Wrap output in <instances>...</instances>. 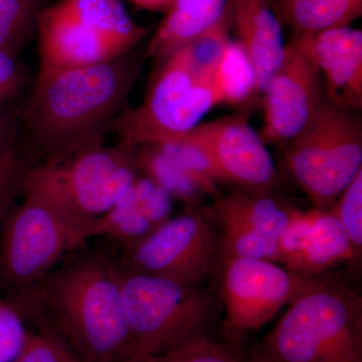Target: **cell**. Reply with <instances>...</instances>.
Here are the masks:
<instances>
[{"label": "cell", "mask_w": 362, "mask_h": 362, "mask_svg": "<svg viewBox=\"0 0 362 362\" xmlns=\"http://www.w3.org/2000/svg\"><path fill=\"white\" fill-rule=\"evenodd\" d=\"M6 303L37 319L84 362H119L129 343L118 263L74 252L30 291Z\"/></svg>", "instance_id": "1"}, {"label": "cell", "mask_w": 362, "mask_h": 362, "mask_svg": "<svg viewBox=\"0 0 362 362\" xmlns=\"http://www.w3.org/2000/svg\"><path fill=\"white\" fill-rule=\"evenodd\" d=\"M230 25L226 8L206 32L161 62L144 101L114 125L121 144L138 147L177 139L221 104L216 71L230 42Z\"/></svg>", "instance_id": "2"}, {"label": "cell", "mask_w": 362, "mask_h": 362, "mask_svg": "<svg viewBox=\"0 0 362 362\" xmlns=\"http://www.w3.org/2000/svg\"><path fill=\"white\" fill-rule=\"evenodd\" d=\"M138 66L127 54L97 65L40 68L25 111L33 146L47 158L99 133L122 109Z\"/></svg>", "instance_id": "3"}, {"label": "cell", "mask_w": 362, "mask_h": 362, "mask_svg": "<svg viewBox=\"0 0 362 362\" xmlns=\"http://www.w3.org/2000/svg\"><path fill=\"white\" fill-rule=\"evenodd\" d=\"M134 147L105 146L99 133L87 136L37 165H28L21 195L51 204L88 235L137 178Z\"/></svg>", "instance_id": "4"}, {"label": "cell", "mask_w": 362, "mask_h": 362, "mask_svg": "<svg viewBox=\"0 0 362 362\" xmlns=\"http://www.w3.org/2000/svg\"><path fill=\"white\" fill-rule=\"evenodd\" d=\"M256 362H362V299L346 286L307 276Z\"/></svg>", "instance_id": "5"}, {"label": "cell", "mask_w": 362, "mask_h": 362, "mask_svg": "<svg viewBox=\"0 0 362 362\" xmlns=\"http://www.w3.org/2000/svg\"><path fill=\"white\" fill-rule=\"evenodd\" d=\"M40 68L97 65L129 54L148 30L120 0H59L39 11Z\"/></svg>", "instance_id": "6"}, {"label": "cell", "mask_w": 362, "mask_h": 362, "mask_svg": "<svg viewBox=\"0 0 362 362\" xmlns=\"http://www.w3.org/2000/svg\"><path fill=\"white\" fill-rule=\"evenodd\" d=\"M118 265L129 332L124 358L158 354L206 335L218 303L201 286L182 285Z\"/></svg>", "instance_id": "7"}, {"label": "cell", "mask_w": 362, "mask_h": 362, "mask_svg": "<svg viewBox=\"0 0 362 362\" xmlns=\"http://www.w3.org/2000/svg\"><path fill=\"white\" fill-rule=\"evenodd\" d=\"M287 144L288 171L319 211H329L362 169L358 111L339 106L326 97Z\"/></svg>", "instance_id": "8"}, {"label": "cell", "mask_w": 362, "mask_h": 362, "mask_svg": "<svg viewBox=\"0 0 362 362\" xmlns=\"http://www.w3.org/2000/svg\"><path fill=\"white\" fill-rule=\"evenodd\" d=\"M21 197L0 228V291L6 301L32 290L90 240L51 204Z\"/></svg>", "instance_id": "9"}, {"label": "cell", "mask_w": 362, "mask_h": 362, "mask_svg": "<svg viewBox=\"0 0 362 362\" xmlns=\"http://www.w3.org/2000/svg\"><path fill=\"white\" fill-rule=\"evenodd\" d=\"M221 238L201 211L168 218L146 237L127 247L121 266L128 270L201 286L214 270Z\"/></svg>", "instance_id": "10"}, {"label": "cell", "mask_w": 362, "mask_h": 362, "mask_svg": "<svg viewBox=\"0 0 362 362\" xmlns=\"http://www.w3.org/2000/svg\"><path fill=\"white\" fill-rule=\"evenodd\" d=\"M306 277L268 259L230 255L223 282L228 334L238 339L265 326L291 301Z\"/></svg>", "instance_id": "11"}, {"label": "cell", "mask_w": 362, "mask_h": 362, "mask_svg": "<svg viewBox=\"0 0 362 362\" xmlns=\"http://www.w3.org/2000/svg\"><path fill=\"white\" fill-rule=\"evenodd\" d=\"M183 137L204 152L220 182L254 192L270 189L277 182L266 143L245 119L225 117L199 123Z\"/></svg>", "instance_id": "12"}, {"label": "cell", "mask_w": 362, "mask_h": 362, "mask_svg": "<svg viewBox=\"0 0 362 362\" xmlns=\"http://www.w3.org/2000/svg\"><path fill=\"white\" fill-rule=\"evenodd\" d=\"M262 94L264 125L259 136L266 144L289 142L325 98L318 69L292 40Z\"/></svg>", "instance_id": "13"}, {"label": "cell", "mask_w": 362, "mask_h": 362, "mask_svg": "<svg viewBox=\"0 0 362 362\" xmlns=\"http://www.w3.org/2000/svg\"><path fill=\"white\" fill-rule=\"evenodd\" d=\"M292 40L318 69L325 97L344 108L361 110V30L347 26L295 35Z\"/></svg>", "instance_id": "14"}, {"label": "cell", "mask_w": 362, "mask_h": 362, "mask_svg": "<svg viewBox=\"0 0 362 362\" xmlns=\"http://www.w3.org/2000/svg\"><path fill=\"white\" fill-rule=\"evenodd\" d=\"M238 44L251 65L256 92L262 94L284 56L282 28L269 0H230Z\"/></svg>", "instance_id": "15"}, {"label": "cell", "mask_w": 362, "mask_h": 362, "mask_svg": "<svg viewBox=\"0 0 362 362\" xmlns=\"http://www.w3.org/2000/svg\"><path fill=\"white\" fill-rule=\"evenodd\" d=\"M230 0H175L147 47V56L162 62L214 25Z\"/></svg>", "instance_id": "16"}, {"label": "cell", "mask_w": 362, "mask_h": 362, "mask_svg": "<svg viewBox=\"0 0 362 362\" xmlns=\"http://www.w3.org/2000/svg\"><path fill=\"white\" fill-rule=\"evenodd\" d=\"M301 213L291 204L265 194L226 195L214 206V216L233 218L277 240Z\"/></svg>", "instance_id": "17"}, {"label": "cell", "mask_w": 362, "mask_h": 362, "mask_svg": "<svg viewBox=\"0 0 362 362\" xmlns=\"http://www.w3.org/2000/svg\"><path fill=\"white\" fill-rule=\"evenodd\" d=\"M356 251L337 216L329 211L314 209L313 223L298 274L316 275L354 258Z\"/></svg>", "instance_id": "18"}, {"label": "cell", "mask_w": 362, "mask_h": 362, "mask_svg": "<svg viewBox=\"0 0 362 362\" xmlns=\"http://www.w3.org/2000/svg\"><path fill=\"white\" fill-rule=\"evenodd\" d=\"M295 35L347 28L362 14V0H286Z\"/></svg>", "instance_id": "19"}, {"label": "cell", "mask_w": 362, "mask_h": 362, "mask_svg": "<svg viewBox=\"0 0 362 362\" xmlns=\"http://www.w3.org/2000/svg\"><path fill=\"white\" fill-rule=\"evenodd\" d=\"M138 170L163 188L171 197L197 204L206 192L156 145L134 147Z\"/></svg>", "instance_id": "20"}, {"label": "cell", "mask_w": 362, "mask_h": 362, "mask_svg": "<svg viewBox=\"0 0 362 362\" xmlns=\"http://www.w3.org/2000/svg\"><path fill=\"white\" fill-rule=\"evenodd\" d=\"M156 228L138 202L132 185L110 211L98 218L94 237L105 235L129 247Z\"/></svg>", "instance_id": "21"}, {"label": "cell", "mask_w": 362, "mask_h": 362, "mask_svg": "<svg viewBox=\"0 0 362 362\" xmlns=\"http://www.w3.org/2000/svg\"><path fill=\"white\" fill-rule=\"evenodd\" d=\"M119 362H247L246 357L230 342H216L204 335L173 349L126 357Z\"/></svg>", "instance_id": "22"}, {"label": "cell", "mask_w": 362, "mask_h": 362, "mask_svg": "<svg viewBox=\"0 0 362 362\" xmlns=\"http://www.w3.org/2000/svg\"><path fill=\"white\" fill-rule=\"evenodd\" d=\"M221 104H239L256 92V80L249 59L238 42L226 45L216 71Z\"/></svg>", "instance_id": "23"}, {"label": "cell", "mask_w": 362, "mask_h": 362, "mask_svg": "<svg viewBox=\"0 0 362 362\" xmlns=\"http://www.w3.org/2000/svg\"><path fill=\"white\" fill-rule=\"evenodd\" d=\"M216 218L221 228L223 247L230 255L243 258L268 259L275 263L280 262L279 240L256 232L233 218L226 216H216Z\"/></svg>", "instance_id": "24"}, {"label": "cell", "mask_w": 362, "mask_h": 362, "mask_svg": "<svg viewBox=\"0 0 362 362\" xmlns=\"http://www.w3.org/2000/svg\"><path fill=\"white\" fill-rule=\"evenodd\" d=\"M37 13V0H0V51L18 54Z\"/></svg>", "instance_id": "25"}, {"label": "cell", "mask_w": 362, "mask_h": 362, "mask_svg": "<svg viewBox=\"0 0 362 362\" xmlns=\"http://www.w3.org/2000/svg\"><path fill=\"white\" fill-rule=\"evenodd\" d=\"M329 211L337 216L357 251L362 246V169L331 207Z\"/></svg>", "instance_id": "26"}, {"label": "cell", "mask_w": 362, "mask_h": 362, "mask_svg": "<svg viewBox=\"0 0 362 362\" xmlns=\"http://www.w3.org/2000/svg\"><path fill=\"white\" fill-rule=\"evenodd\" d=\"M13 362H84L58 334L47 327H40L35 334H28L25 345Z\"/></svg>", "instance_id": "27"}, {"label": "cell", "mask_w": 362, "mask_h": 362, "mask_svg": "<svg viewBox=\"0 0 362 362\" xmlns=\"http://www.w3.org/2000/svg\"><path fill=\"white\" fill-rule=\"evenodd\" d=\"M28 164L16 145L0 156V228L14 202L21 194L23 176Z\"/></svg>", "instance_id": "28"}, {"label": "cell", "mask_w": 362, "mask_h": 362, "mask_svg": "<svg viewBox=\"0 0 362 362\" xmlns=\"http://www.w3.org/2000/svg\"><path fill=\"white\" fill-rule=\"evenodd\" d=\"M313 218L314 209L302 211L279 239L280 263L284 264L287 270L299 272Z\"/></svg>", "instance_id": "29"}, {"label": "cell", "mask_w": 362, "mask_h": 362, "mask_svg": "<svg viewBox=\"0 0 362 362\" xmlns=\"http://www.w3.org/2000/svg\"><path fill=\"white\" fill-rule=\"evenodd\" d=\"M28 337L20 314L4 300H0V362H13Z\"/></svg>", "instance_id": "30"}, {"label": "cell", "mask_w": 362, "mask_h": 362, "mask_svg": "<svg viewBox=\"0 0 362 362\" xmlns=\"http://www.w3.org/2000/svg\"><path fill=\"white\" fill-rule=\"evenodd\" d=\"M23 81V74L16 61V54L0 51V110L7 101L16 96Z\"/></svg>", "instance_id": "31"}, {"label": "cell", "mask_w": 362, "mask_h": 362, "mask_svg": "<svg viewBox=\"0 0 362 362\" xmlns=\"http://www.w3.org/2000/svg\"><path fill=\"white\" fill-rule=\"evenodd\" d=\"M16 119L13 113L0 110V156L13 147L16 143Z\"/></svg>", "instance_id": "32"}, {"label": "cell", "mask_w": 362, "mask_h": 362, "mask_svg": "<svg viewBox=\"0 0 362 362\" xmlns=\"http://www.w3.org/2000/svg\"><path fill=\"white\" fill-rule=\"evenodd\" d=\"M129 1L140 8L166 13L175 0H129Z\"/></svg>", "instance_id": "33"}, {"label": "cell", "mask_w": 362, "mask_h": 362, "mask_svg": "<svg viewBox=\"0 0 362 362\" xmlns=\"http://www.w3.org/2000/svg\"><path fill=\"white\" fill-rule=\"evenodd\" d=\"M282 1H283V2H285V1H286V0H282Z\"/></svg>", "instance_id": "34"}]
</instances>
